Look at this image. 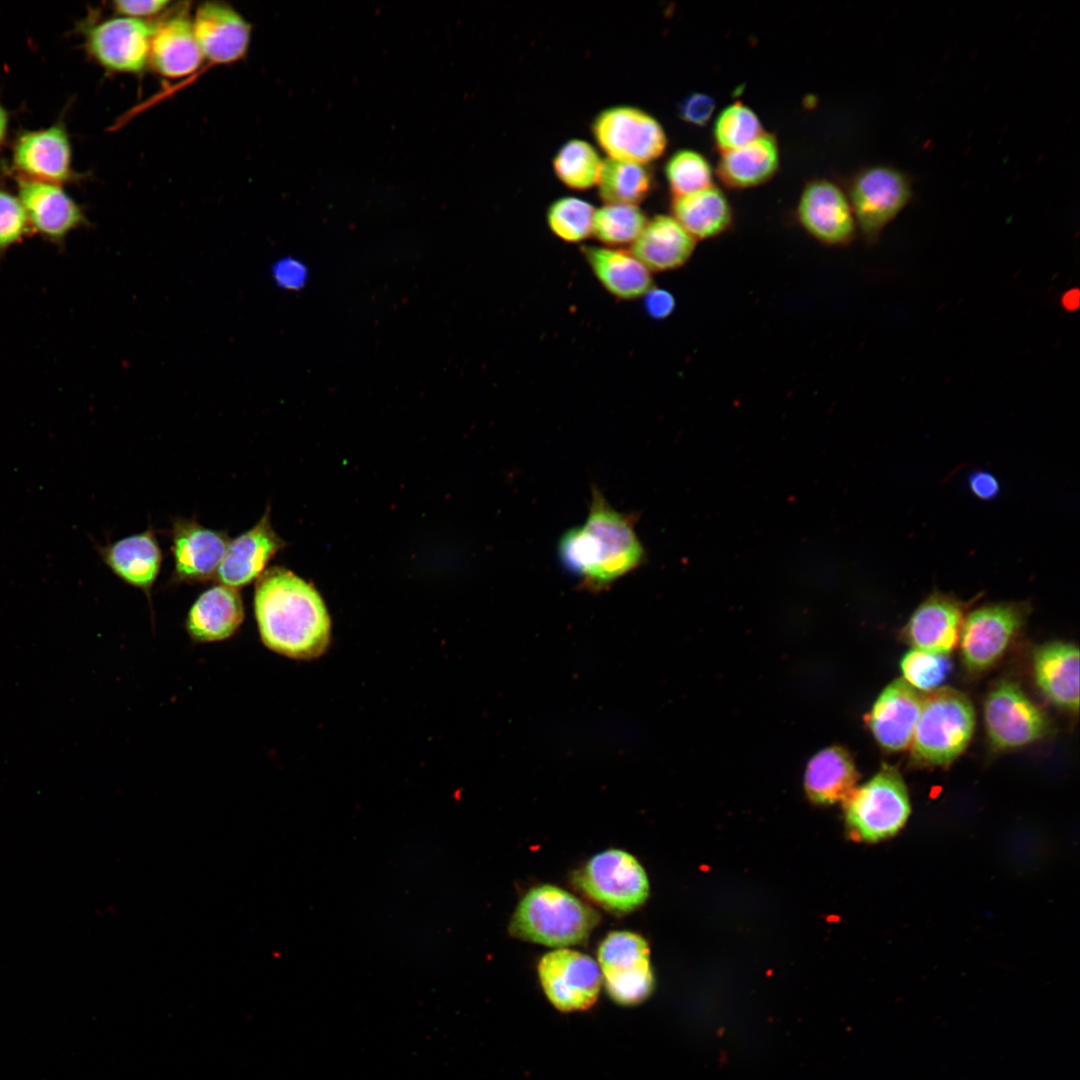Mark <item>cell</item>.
<instances>
[{"label": "cell", "mask_w": 1080, "mask_h": 1080, "mask_svg": "<svg viewBox=\"0 0 1080 1080\" xmlns=\"http://www.w3.org/2000/svg\"><path fill=\"white\" fill-rule=\"evenodd\" d=\"M675 299L673 295L662 288L652 287L644 295V307L646 312L654 319L667 318L674 311Z\"/></svg>", "instance_id": "42"}, {"label": "cell", "mask_w": 1080, "mask_h": 1080, "mask_svg": "<svg viewBox=\"0 0 1080 1080\" xmlns=\"http://www.w3.org/2000/svg\"><path fill=\"white\" fill-rule=\"evenodd\" d=\"M647 221L638 205L604 204L595 210L592 234L606 247L632 245Z\"/></svg>", "instance_id": "33"}, {"label": "cell", "mask_w": 1080, "mask_h": 1080, "mask_svg": "<svg viewBox=\"0 0 1080 1080\" xmlns=\"http://www.w3.org/2000/svg\"><path fill=\"white\" fill-rule=\"evenodd\" d=\"M672 197L692 194L713 186V170L701 153L691 149L675 151L664 166Z\"/></svg>", "instance_id": "35"}, {"label": "cell", "mask_w": 1080, "mask_h": 1080, "mask_svg": "<svg viewBox=\"0 0 1080 1080\" xmlns=\"http://www.w3.org/2000/svg\"><path fill=\"white\" fill-rule=\"evenodd\" d=\"M203 58L213 64H231L249 48L252 28L233 7L223 2H204L192 18Z\"/></svg>", "instance_id": "17"}, {"label": "cell", "mask_w": 1080, "mask_h": 1080, "mask_svg": "<svg viewBox=\"0 0 1080 1080\" xmlns=\"http://www.w3.org/2000/svg\"><path fill=\"white\" fill-rule=\"evenodd\" d=\"M923 698L901 679L884 688L867 716L868 726L881 747L893 752L910 747Z\"/></svg>", "instance_id": "20"}, {"label": "cell", "mask_w": 1080, "mask_h": 1080, "mask_svg": "<svg viewBox=\"0 0 1080 1080\" xmlns=\"http://www.w3.org/2000/svg\"><path fill=\"white\" fill-rule=\"evenodd\" d=\"M597 185L605 204L638 205L652 191L654 179L647 164L607 158Z\"/></svg>", "instance_id": "31"}, {"label": "cell", "mask_w": 1080, "mask_h": 1080, "mask_svg": "<svg viewBox=\"0 0 1080 1080\" xmlns=\"http://www.w3.org/2000/svg\"><path fill=\"white\" fill-rule=\"evenodd\" d=\"M204 58L195 36L192 19L180 13L154 25L149 64L160 75L177 79L199 69Z\"/></svg>", "instance_id": "22"}, {"label": "cell", "mask_w": 1080, "mask_h": 1080, "mask_svg": "<svg viewBox=\"0 0 1080 1080\" xmlns=\"http://www.w3.org/2000/svg\"><path fill=\"white\" fill-rule=\"evenodd\" d=\"M154 25L123 16L91 21L79 26L88 56L112 73L139 74L149 65Z\"/></svg>", "instance_id": "9"}, {"label": "cell", "mask_w": 1080, "mask_h": 1080, "mask_svg": "<svg viewBox=\"0 0 1080 1080\" xmlns=\"http://www.w3.org/2000/svg\"><path fill=\"white\" fill-rule=\"evenodd\" d=\"M1035 681L1053 704L1072 712L1079 708V649L1070 642L1054 641L1033 652Z\"/></svg>", "instance_id": "23"}, {"label": "cell", "mask_w": 1080, "mask_h": 1080, "mask_svg": "<svg viewBox=\"0 0 1080 1080\" xmlns=\"http://www.w3.org/2000/svg\"><path fill=\"white\" fill-rule=\"evenodd\" d=\"M779 163L777 140L765 132L744 146L722 152L716 174L726 187L747 189L770 180Z\"/></svg>", "instance_id": "26"}, {"label": "cell", "mask_w": 1080, "mask_h": 1080, "mask_svg": "<svg viewBox=\"0 0 1080 1080\" xmlns=\"http://www.w3.org/2000/svg\"><path fill=\"white\" fill-rule=\"evenodd\" d=\"M716 108L714 98L706 93L694 92L686 96L678 105L679 117L693 126H705Z\"/></svg>", "instance_id": "39"}, {"label": "cell", "mask_w": 1080, "mask_h": 1080, "mask_svg": "<svg viewBox=\"0 0 1080 1080\" xmlns=\"http://www.w3.org/2000/svg\"><path fill=\"white\" fill-rule=\"evenodd\" d=\"M696 240L671 215L648 220L631 252L652 272L682 267L693 255Z\"/></svg>", "instance_id": "24"}, {"label": "cell", "mask_w": 1080, "mask_h": 1080, "mask_svg": "<svg viewBox=\"0 0 1080 1080\" xmlns=\"http://www.w3.org/2000/svg\"><path fill=\"white\" fill-rule=\"evenodd\" d=\"M552 164L555 175L564 185L584 190L598 183L603 160L589 142L571 139L558 149Z\"/></svg>", "instance_id": "32"}, {"label": "cell", "mask_w": 1080, "mask_h": 1080, "mask_svg": "<svg viewBox=\"0 0 1080 1080\" xmlns=\"http://www.w3.org/2000/svg\"><path fill=\"white\" fill-rule=\"evenodd\" d=\"M975 711L969 698L952 688L929 692L910 744L911 761L922 767L947 766L969 745Z\"/></svg>", "instance_id": "4"}, {"label": "cell", "mask_w": 1080, "mask_h": 1080, "mask_svg": "<svg viewBox=\"0 0 1080 1080\" xmlns=\"http://www.w3.org/2000/svg\"><path fill=\"white\" fill-rule=\"evenodd\" d=\"M169 4L167 0H117L112 7L118 16L142 20L163 12Z\"/></svg>", "instance_id": "41"}, {"label": "cell", "mask_w": 1080, "mask_h": 1080, "mask_svg": "<svg viewBox=\"0 0 1080 1080\" xmlns=\"http://www.w3.org/2000/svg\"><path fill=\"white\" fill-rule=\"evenodd\" d=\"M171 537L174 579L197 582L215 578L230 542L226 532L203 527L195 520L177 519Z\"/></svg>", "instance_id": "19"}, {"label": "cell", "mask_w": 1080, "mask_h": 1080, "mask_svg": "<svg viewBox=\"0 0 1080 1080\" xmlns=\"http://www.w3.org/2000/svg\"><path fill=\"white\" fill-rule=\"evenodd\" d=\"M1029 611L1026 602H999L969 613L959 637L965 666L975 672L993 666L1020 631Z\"/></svg>", "instance_id": "11"}, {"label": "cell", "mask_w": 1080, "mask_h": 1080, "mask_svg": "<svg viewBox=\"0 0 1080 1080\" xmlns=\"http://www.w3.org/2000/svg\"><path fill=\"white\" fill-rule=\"evenodd\" d=\"M592 134L608 158L647 164L659 158L668 139L659 121L646 111L616 105L600 111L593 119Z\"/></svg>", "instance_id": "8"}, {"label": "cell", "mask_w": 1080, "mask_h": 1080, "mask_svg": "<svg viewBox=\"0 0 1080 1080\" xmlns=\"http://www.w3.org/2000/svg\"><path fill=\"white\" fill-rule=\"evenodd\" d=\"M858 773L851 755L842 747L831 746L815 754L809 761L804 788L816 804L844 801L855 789Z\"/></svg>", "instance_id": "29"}, {"label": "cell", "mask_w": 1080, "mask_h": 1080, "mask_svg": "<svg viewBox=\"0 0 1080 1080\" xmlns=\"http://www.w3.org/2000/svg\"><path fill=\"white\" fill-rule=\"evenodd\" d=\"M31 234L32 230L18 195L0 186V259Z\"/></svg>", "instance_id": "38"}, {"label": "cell", "mask_w": 1080, "mask_h": 1080, "mask_svg": "<svg viewBox=\"0 0 1080 1080\" xmlns=\"http://www.w3.org/2000/svg\"><path fill=\"white\" fill-rule=\"evenodd\" d=\"M968 604L934 591L912 613L904 636L913 649L947 655L958 644Z\"/></svg>", "instance_id": "18"}, {"label": "cell", "mask_w": 1080, "mask_h": 1080, "mask_svg": "<svg viewBox=\"0 0 1080 1080\" xmlns=\"http://www.w3.org/2000/svg\"><path fill=\"white\" fill-rule=\"evenodd\" d=\"M273 277L280 287L296 290L304 286L307 280V269L297 259L286 257L274 265Z\"/></svg>", "instance_id": "40"}, {"label": "cell", "mask_w": 1080, "mask_h": 1080, "mask_svg": "<svg viewBox=\"0 0 1080 1080\" xmlns=\"http://www.w3.org/2000/svg\"><path fill=\"white\" fill-rule=\"evenodd\" d=\"M269 508L250 530L230 540L215 579L221 584L240 588L258 579L270 559L285 543L273 530Z\"/></svg>", "instance_id": "21"}, {"label": "cell", "mask_w": 1080, "mask_h": 1080, "mask_svg": "<svg viewBox=\"0 0 1080 1080\" xmlns=\"http://www.w3.org/2000/svg\"><path fill=\"white\" fill-rule=\"evenodd\" d=\"M647 941L630 931L610 932L598 949L601 975L610 997L621 1005H635L652 992L654 978Z\"/></svg>", "instance_id": "12"}, {"label": "cell", "mask_w": 1080, "mask_h": 1080, "mask_svg": "<svg viewBox=\"0 0 1080 1080\" xmlns=\"http://www.w3.org/2000/svg\"><path fill=\"white\" fill-rule=\"evenodd\" d=\"M635 522L632 514L617 511L601 491L593 488L585 523L560 537L558 555L562 566L585 588H607L646 559Z\"/></svg>", "instance_id": "1"}, {"label": "cell", "mask_w": 1080, "mask_h": 1080, "mask_svg": "<svg viewBox=\"0 0 1080 1080\" xmlns=\"http://www.w3.org/2000/svg\"><path fill=\"white\" fill-rule=\"evenodd\" d=\"M32 233L63 249L69 234L89 225L84 208L62 185L15 178Z\"/></svg>", "instance_id": "15"}, {"label": "cell", "mask_w": 1080, "mask_h": 1080, "mask_svg": "<svg viewBox=\"0 0 1080 1080\" xmlns=\"http://www.w3.org/2000/svg\"><path fill=\"white\" fill-rule=\"evenodd\" d=\"M912 183L901 170L875 165L852 179L847 194L856 226L865 241L875 243L883 229L909 204Z\"/></svg>", "instance_id": "7"}, {"label": "cell", "mask_w": 1080, "mask_h": 1080, "mask_svg": "<svg viewBox=\"0 0 1080 1080\" xmlns=\"http://www.w3.org/2000/svg\"><path fill=\"white\" fill-rule=\"evenodd\" d=\"M796 217L811 237L827 246L849 244L857 227L847 194L825 178L814 179L804 187Z\"/></svg>", "instance_id": "16"}, {"label": "cell", "mask_w": 1080, "mask_h": 1080, "mask_svg": "<svg viewBox=\"0 0 1080 1080\" xmlns=\"http://www.w3.org/2000/svg\"><path fill=\"white\" fill-rule=\"evenodd\" d=\"M71 139L63 117L45 128L21 130L11 143L15 178L64 185L81 175L74 170Z\"/></svg>", "instance_id": "10"}, {"label": "cell", "mask_w": 1080, "mask_h": 1080, "mask_svg": "<svg viewBox=\"0 0 1080 1080\" xmlns=\"http://www.w3.org/2000/svg\"><path fill=\"white\" fill-rule=\"evenodd\" d=\"M595 208L586 200L565 196L553 201L546 212L547 225L559 239L581 242L592 235Z\"/></svg>", "instance_id": "34"}, {"label": "cell", "mask_w": 1080, "mask_h": 1080, "mask_svg": "<svg viewBox=\"0 0 1080 1080\" xmlns=\"http://www.w3.org/2000/svg\"><path fill=\"white\" fill-rule=\"evenodd\" d=\"M969 487L972 493L982 500L992 499L999 493L996 478L985 471L974 472L969 478Z\"/></svg>", "instance_id": "43"}, {"label": "cell", "mask_w": 1080, "mask_h": 1080, "mask_svg": "<svg viewBox=\"0 0 1080 1080\" xmlns=\"http://www.w3.org/2000/svg\"><path fill=\"white\" fill-rule=\"evenodd\" d=\"M576 886L604 909L625 914L639 908L649 895V881L638 860L620 849L605 850L576 872Z\"/></svg>", "instance_id": "6"}, {"label": "cell", "mask_w": 1080, "mask_h": 1080, "mask_svg": "<svg viewBox=\"0 0 1080 1080\" xmlns=\"http://www.w3.org/2000/svg\"><path fill=\"white\" fill-rule=\"evenodd\" d=\"M105 564L123 581L149 591L160 570L162 553L151 530L98 547Z\"/></svg>", "instance_id": "28"}, {"label": "cell", "mask_w": 1080, "mask_h": 1080, "mask_svg": "<svg viewBox=\"0 0 1080 1080\" xmlns=\"http://www.w3.org/2000/svg\"><path fill=\"white\" fill-rule=\"evenodd\" d=\"M255 615L261 638L288 657L320 655L329 642L330 620L313 586L289 570L273 567L256 582Z\"/></svg>", "instance_id": "2"}, {"label": "cell", "mask_w": 1080, "mask_h": 1080, "mask_svg": "<svg viewBox=\"0 0 1080 1080\" xmlns=\"http://www.w3.org/2000/svg\"><path fill=\"white\" fill-rule=\"evenodd\" d=\"M844 811L848 830L856 840L872 843L897 834L911 813L908 790L898 769L883 765L844 800Z\"/></svg>", "instance_id": "5"}, {"label": "cell", "mask_w": 1080, "mask_h": 1080, "mask_svg": "<svg viewBox=\"0 0 1080 1080\" xmlns=\"http://www.w3.org/2000/svg\"><path fill=\"white\" fill-rule=\"evenodd\" d=\"M984 721L990 743L999 750L1016 749L1042 738L1048 731L1045 712L1012 681H1000L984 702Z\"/></svg>", "instance_id": "13"}, {"label": "cell", "mask_w": 1080, "mask_h": 1080, "mask_svg": "<svg viewBox=\"0 0 1080 1080\" xmlns=\"http://www.w3.org/2000/svg\"><path fill=\"white\" fill-rule=\"evenodd\" d=\"M671 212L677 222L696 240H707L727 231L732 225V207L716 186L672 197Z\"/></svg>", "instance_id": "30"}, {"label": "cell", "mask_w": 1080, "mask_h": 1080, "mask_svg": "<svg viewBox=\"0 0 1080 1080\" xmlns=\"http://www.w3.org/2000/svg\"><path fill=\"white\" fill-rule=\"evenodd\" d=\"M244 607L238 589L223 584L205 591L191 607L187 629L201 642L230 637L241 625Z\"/></svg>", "instance_id": "27"}, {"label": "cell", "mask_w": 1080, "mask_h": 1080, "mask_svg": "<svg viewBox=\"0 0 1080 1080\" xmlns=\"http://www.w3.org/2000/svg\"><path fill=\"white\" fill-rule=\"evenodd\" d=\"M764 133L757 114L739 101L726 106L713 126L714 142L721 153L744 146Z\"/></svg>", "instance_id": "36"}, {"label": "cell", "mask_w": 1080, "mask_h": 1080, "mask_svg": "<svg viewBox=\"0 0 1080 1080\" xmlns=\"http://www.w3.org/2000/svg\"><path fill=\"white\" fill-rule=\"evenodd\" d=\"M599 919L595 910L566 890L541 885L521 899L509 931L525 941L565 948L584 942Z\"/></svg>", "instance_id": "3"}, {"label": "cell", "mask_w": 1080, "mask_h": 1080, "mask_svg": "<svg viewBox=\"0 0 1080 1080\" xmlns=\"http://www.w3.org/2000/svg\"><path fill=\"white\" fill-rule=\"evenodd\" d=\"M10 126V112L0 102V149L4 146L8 138V131Z\"/></svg>", "instance_id": "44"}, {"label": "cell", "mask_w": 1080, "mask_h": 1080, "mask_svg": "<svg viewBox=\"0 0 1080 1080\" xmlns=\"http://www.w3.org/2000/svg\"><path fill=\"white\" fill-rule=\"evenodd\" d=\"M582 253L601 286L618 299L639 298L653 287L651 272L631 251L584 246Z\"/></svg>", "instance_id": "25"}, {"label": "cell", "mask_w": 1080, "mask_h": 1080, "mask_svg": "<svg viewBox=\"0 0 1080 1080\" xmlns=\"http://www.w3.org/2000/svg\"><path fill=\"white\" fill-rule=\"evenodd\" d=\"M538 974L548 999L564 1012L592 1006L602 982L601 971L594 959L567 948L545 954L538 964Z\"/></svg>", "instance_id": "14"}, {"label": "cell", "mask_w": 1080, "mask_h": 1080, "mask_svg": "<svg viewBox=\"0 0 1080 1080\" xmlns=\"http://www.w3.org/2000/svg\"><path fill=\"white\" fill-rule=\"evenodd\" d=\"M900 668L908 685L917 691L931 692L946 680L952 663L947 655L912 649L903 656Z\"/></svg>", "instance_id": "37"}]
</instances>
